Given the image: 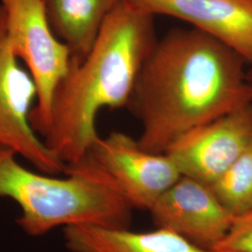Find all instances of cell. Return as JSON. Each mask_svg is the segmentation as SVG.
<instances>
[{"mask_svg":"<svg viewBox=\"0 0 252 252\" xmlns=\"http://www.w3.org/2000/svg\"><path fill=\"white\" fill-rule=\"evenodd\" d=\"M245 60L197 29H175L156 41L131 102L142 123L140 147L164 153L181 135L252 102Z\"/></svg>","mask_w":252,"mask_h":252,"instance_id":"6da1fadb","label":"cell"},{"mask_svg":"<svg viewBox=\"0 0 252 252\" xmlns=\"http://www.w3.org/2000/svg\"><path fill=\"white\" fill-rule=\"evenodd\" d=\"M153 16L130 0H119L90 52L71 57L54 94L43 141L65 164L81 162L100 136V110L131 102L142 64L156 42Z\"/></svg>","mask_w":252,"mask_h":252,"instance_id":"7a4b0ae2","label":"cell"},{"mask_svg":"<svg viewBox=\"0 0 252 252\" xmlns=\"http://www.w3.org/2000/svg\"><path fill=\"white\" fill-rule=\"evenodd\" d=\"M16 155L0 144V197L18 205L17 224L27 235L39 237L61 226L127 228L133 207L90 155L66 165L63 179L28 170Z\"/></svg>","mask_w":252,"mask_h":252,"instance_id":"3957f363","label":"cell"},{"mask_svg":"<svg viewBox=\"0 0 252 252\" xmlns=\"http://www.w3.org/2000/svg\"><path fill=\"white\" fill-rule=\"evenodd\" d=\"M0 29L16 57L27 64L35 82L36 106L32 108L29 120L43 140L54 94L69 70L71 53L54 35L44 0H1Z\"/></svg>","mask_w":252,"mask_h":252,"instance_id":"277c9868","label":"cell"},{"mask_svg":"<svg viewBox=\"0 0 252 252\" xmlns=\"http://www.w3.org/2000/svg\"><path fill=\"white\" fill-rule=\"evenodd\" d=\"M37 91L31 75L19 64L0 29V144L13 150L37 170L55 176L66 165L39 138L30 124Z\"/></svg>","mask_w":252,"mask_h":252,"instance_id":"5b68a950","label":"cell"},{"mask_svg":"<svg viewBox=\"0 0 252 252\" xmlns=\"http://www.w3.org/2000/svg\"><path fill=\"white\" fill-rule=\"evenodd\" d=\"M88 155L108 174L132 207L149 211L182 177L166 153L147 152L137 140L122 132L99 137Z\"/></svg>","mask_w":252,"mask_h":252,"instance_id":"8992f818","label":"cell"},{"mask_svg":"<svg viewBox=\"0 0 252 252\" xmlns=\"http://www.w3.org/2000/svg\"><path fill=\"white\" fill-rule=\"evenodd\" d=\"M252 140V102L181 135L166 150L182 176L210 185Z\"/></svg>","mask_w":252,"mask_h":252,"instance_id":"52a82bcc","label":"cell"},{"mask_svg":"<svg viewBox=\"0 0 252 252\" xmlns=\"http://www.w3.org/2000/svg\"><path fill=\"white\" fill-rule=\"evenodd\" d=\"M150 212L158 228L207 250L224 238L234 220L208 184L185 176L156 200Z\"/></svg>","mask_w":252,"mask_h":252,"instance_id":"ba28073f","label":"cell"},{"mask_svg":"<svg viewBox=\"0 0 252 252\" xmlns=\"http://www.w3.org/2000/svg\"><path fill=\"white\" fill-rule=\"evenodd\" d=\"M153 15L191 25L252 66V0H130Z\"/></svg>","mask_w":252,"mask_h":252,"instance_id":"9c48e42d","label":"cell"},{"mask_svg":"<svg viewBox=\"0 0 252 252\" xmlns=\"http://www.w3.org/2000/svg\"><path fill=\"white\" fill-rule=\"evenodd\" d=\"M63 238L70 252H213L162 228L135 233L127 228L67 226Z\"/></svg>","mask_w":252,"mask_h":252,"instance_id":"30bf717a","label":"cell"},{"mask_svg":"<svg viewBox=\"0 0 252 252\" xmlns=\"http://www.w3.org/2000/svg\"><path fill=\"white\" fill-rule=\"evenodd\" d=\"M119 0H44L54 35L71 57L81 60L95 43L109 13Z\"/></svg>","mask_w":252,"mask_h":252,"instance_id":"8fae6325","label":"cell"},{"mask_svg":"<svg viewBox=\"0 0 252 252\" xmlns=\"http://www.w3.org/2000/svg\"><path fill=\"white\" fill-rule=\"evenodd\" d=\"M210 188L234 217L252 210V140Z\"/></svg>","mask_w":252,"mask_h":252,"instance_id":"7c38bea8","label":"cell"},{"mask_svg":"<svg viewBox=\"0 0 252 252\" xmlns=\"http://www.w3.org/2000/svg\"><path fill=\"white\" fill-rule=\"evenodd\" d=\"M213 251L252 252V210L234 217L230 230Z\"/></svg>","mask_w":252,"mask_h":252,"instance_id":"4fadbf2b","label":"cell"},{"mask_svg":"<svg viewBox=\"0 0 252 252\" xmlns=\"http://www.w3.org/2000/svg\"><path fill=\"white\" fill-rule=\"evenodd\" d=\"M248 77H249V81L251 82V84H252V70H251V72L248 73Z\"/></svg>","mask_w":252,"mask_h":252,"instance_id":"5bb4252c","label":"cell"},{"mask_svg":"<svg viewBox=\"0 0 252 252\" xmlns=\"http://www.w3.org/2000/svg\"><path fill=\"white\" fill-rule=\"evenodd\" d=\"M213 251V250H212ZM213 252H237V251H213Z\"/></svg>","mask_w":252,"mask_h":252,"instance_id":"9a60e30c","label":"cell"}]
</instances>
